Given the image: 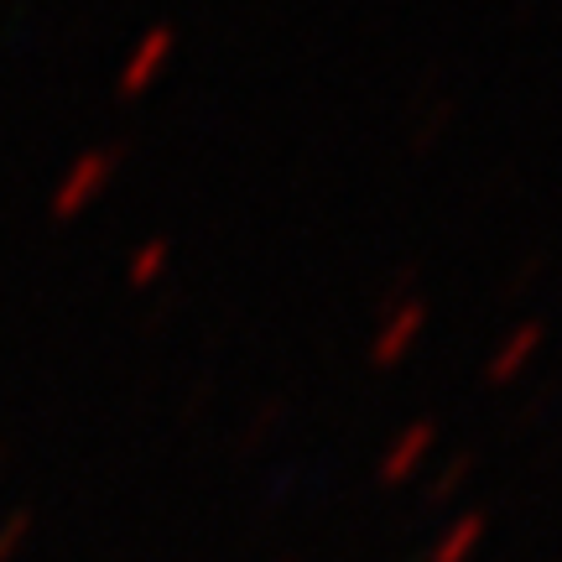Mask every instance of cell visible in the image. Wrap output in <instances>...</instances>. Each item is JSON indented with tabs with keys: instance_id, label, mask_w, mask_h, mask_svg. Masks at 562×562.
I'll return each mask as SVG.
<instances>
[{
	"instance_id": "obj_7",
	"label": "cell",
	"mask_w": 562,
	"mask_h": 562,
	"mask_svg": "<svg viewBox=\"0 0 562 562\" xmlns=\"http://www.w3.org/2000/svg\"><path fill=\"white\" fill-rule=\"evenodd\" d=\"M167 261H172V240H146L136 250V256H131V281H136V286H146V281H157L161 271H167Z\"/></svg>"
},
{
	"instance_id": "obj_5",
	"label": "cell",
	"mask_w": 562,
	"mask_h": 562,
	"mask_svg": "<svg viewBox=\"0 0 562 562\" xmlns=\"http://www.w3.org/2000/svg\"><path fill=\"white\" fill-rule=\"evenodd\" d=\"M453 115H459V100H453V94H432V100L417 110V125H412V151H432V140L453 125Z\"/></svg>"
},
{
	"instance_id": "obj_9",
	"label": "cell",
	"mask_w": 562,
	"mask_h": 562,
	"mask_svg": "<svg viewBox=\"0 0 562 562\" xmlns=\"http://www.w3.org/2000/svg\"><path fill=\"white\" fill-rule=\"evenodd\" d=\"M542 266H547V250H526V256H521V266H516V277L505 281V297H516V292H521L526 281H531V277H537V271H542Z\"/></svg>"
},
{
	"instance_id": "obj_12",
	"label": "cell",
	"mask_w": 562,
	"mask_h": 562,
	"mask_svg": "<svg viewBox=\"0 0 562 562\" xmlns=\"http://www.w3.org/2000/svg\"><path fill=\"white\" fill-rule=\"evenodd\" d=\"M516 16H531V0H516Z\"/></svg>"
},
{
	"instance_id": "obj_6",
	"label": "cell",
	"mask_w": 562,
	"mask_h": 562,
	"mask_svg": "<svg viewBox=\"0 0 562 562\" xmlns=\"http://www.w3.org/2000/svg\"><path fill=\"white\" fill-rule=\"evenodd\" d=\"M432 432H438L432 422H417V427H406L402 442H396V448L385 453V474H391V480H396V474H406V469H412V463L422 459V448L432 442Z\"/></svg>"
},
{
	"instance_id": "obj_4",
	"label": "cell",
	"mask_w": 562,
	"mask_h": 562,
	"mask_svg": "<svg viewBox=\"0 0 562 562\" xmlns=\"http://www.w3.org/2000/svg\"><path fill=\"white\" fill-rule=\"evenodd\" d=\"M178 47V32H172V21H161V26H151L146 37L136 42V53H131V63L121 68V79H115V89L121 94H140L146 83L157 79V68L167 63V53Z\"/></svg>"
},
{
	"instance_id": "obj_8",
	"label": "cell",
	"mask_w": 562,
	"mask_h": 562,
	"mask_svg": "<svg viewBox=\"0 0 562 562\" xmlns=\"http://www.w3.org/2000/svg\"><path fill=\"white\" fill-rule=\"evenodd\" d=\"M417 281H422V266H417V261L396 266V271H391V281L381 286V297H375V307H381V313H396V307H402V302L412 297V292H417Z\"/></svg>"
},
{
	"instance_id": "obj_10",
	"label": "cell",
	"mask_w": 562,
	"mask_h": 562,
	"mask_svg": "<svg viewBox=\"0 0 562 562\" xmlns=\"http://www.w3.org/2000/svg\"><path fill=\"white\" fill-rule=\"evenodd\" d=\"M463 469H469V453H459V459L442 469V480H438V490H448V484H459L463 480Z\"/></svg>"
},
{
	"instance_id": "obj_3",
	"label": "cell",
	"mask_w": 562,
	"mask_h": 562,
	"mask_svg": "<svg viewBox=\"0 0 562 562\" xmlns=\"http://www.w3.org/2000/svg\"><path fill=\"white\" fill-rule=\"evenodd\" d=\"M422 323H427V302L422 297H406L396 313H385L381 334L370 339V364H396L406 355V344L422 334Z\"/></svg>"
},
{
	"instance_id": "obj_2",
	"label": "cell",
	"mask_w": 562,
	"mask_h": 562,
	"mask_svg": "<svg viewBox=\"0 0 562 562\" xmlns=\"http://www.w3.org/2000/svg\"><path fill=\"white\" fill-rule=\"evenodd\" d=\"M542 339H547V323H542V318L516 323V328H510V334L495 344V355L484 360V381H490V385L516 381V375L526 370V360H531V355L542 349Z\"/></svg>"
},
{
	"instance_id": "obj_11",
	"label": "cell",
	"mask_w": 562,
	"mask_h": 562,
	"mask_svg": "<svg viewBox=\"0 0 562 562\" xmlns=\"http://www.w3.org/2000/svg\"><path fill=\"white\" fill-rule=\"evenodd\" d=\"M21 526H26V516H11V521H5V531H0V552H5V547L21 537Z\"/></svg>"
},
{
	"instance_id": "obj_1",
	"label": "cell",
	"mask_w": 562,
	"mask_h": 562,
	"mask_svg": "<svg viewBox=\"0 0 562 562\" xmlns=\"http://www.w3.org/2000/svg\"><path fill=\"white\" fill-rule=\"evenodd\" d=\"M125 161V146L121 140H110V146H89V151H79V157L68 161V172L58 178V188H53V199H47V209L58 214V220H68V214H79L83 203H94V193H100L104 182L115 178V167Z\"/></svg>"
}]
</instances>
